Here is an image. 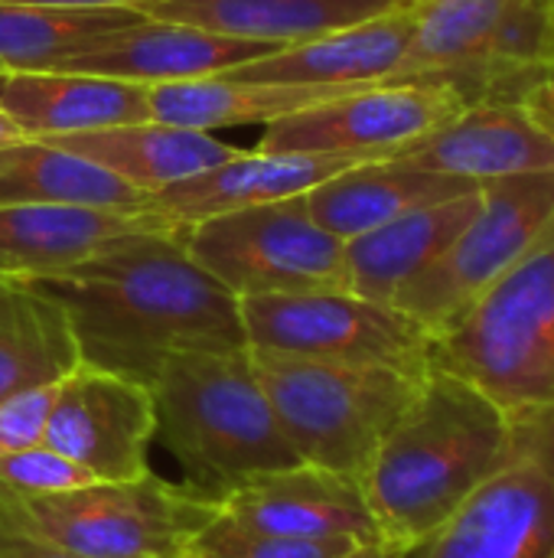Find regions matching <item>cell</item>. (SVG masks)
Here are the masks:
<instances>
[{
    "instance_id": "obj_30",
    "label": "cell",
    "mask_w": 554,
    "mask_h": 558,
    "mask_svg": "<svg viewBox=\"0 0 554 558\" xmlns=\"http://www.w3.org/2000/svg\"><path fill=\"white\" fill-rule=\"evenodd\" d=\"M98 484L85 468L69 461L49 445H33L13 454H0V490L13 497H49Z\"/></svg>"
},
{
    "instance_id": "obj_12",
    "label": "cell",
    "mask_w": 554,
    "mask_h": 558,
    "mask_svg": "<svg viewBox=\"0 0 554 558\" xmlns=\"http://www.w3.org/2000/svg\"><path fill=\"white\" fill-rule=\"evenodd\" d=\"M157 432L150 389L78 363L56 386L42 445L56 448L95 481H134L150 471L147 451Z\"/></svg>"
},
{
    "instance_id": "obj_20",
    "label": "cell",
    "mask_w": 554,
    "mask_h": 558,
    "mask_svg": "<svg viewBox=\"0 0 554 558\" xmlns=\"http://www.w3.org/2000/svg\"><path fill=\"white\" fill-rule=\"evenodd\" d=\"M411 23V7H398L376 20L281 46L261 59L229 69V75L291 85H385L408 49Z\"/></svg>"
},
{
    "instance_id": "obj_27",
    "label": "cell",
    "mask_w": 554,
    "mask_h": 558,
    "mask_svg": "<svg viewBox=\"0 0 554 558\" xmlns=\"http://www.w3.org/2000/svg\"><path fill=\"white\" fill-rule=\"evenodd\" d=\"M72 203L101 209H147L150 196L118 180L104 167L49 141L23 137L0 147V206Z\"/></svg>"
},
{
    "instance_id": "obj_31",
    "label": "cell",
    "mask_w": 554,
    "mask_h": 558,
    "mask_svg": "<svg viewBox=\"0 0 554 558\" xmlns=\"http://www.w3.org/2000/svg\"><path fill=\"white\" fill-rule=\"evenodd\" d=\"M56 386H36L0 402V454H13L33 445H42L49 412L56 402Z\"/></svg>"
},
{
    "instance_id": "obj_2",
    "label": "cell",
    "mask_w": 554,
    "mask_h": 558,
    "mask_svg": "<svg viewBox=\"0 0 554 558\" xmlns=\"http://www.w3.org/2000/svg\"><path fill=\"white\" fill-rule=\"evenodd\" d=\"M516 422L460 376L428 366L359 487L382 546L411 556L513 454Z\"/></svg>"
},
{
    "instance_id": "obj_36",
    "label": "cell",
    "mask_w": 554,
    "mask_h": 558,
    "mask_svg": "<svg viewBox=\"0 0 554 558\" xmlns=\"http://www.w3.org/2000/svg\"><path fill=\"white\" fill-rule=\"evenodd\" d=\"M353 558H408V556H402V553H395V549H389V546H366V549H359Z\"/></svg>"
},
{
    "instance_id": "obj_9",
    "label": "cell",
    "mask_w": 554,
    "mask_h": 558,
    "mask_svg": "<svg viewBox=\"0 0 554 558\" xmlns=\"http://www.w3.org/2000/svg\"><path fill=\"white\" fill-rule=\"evenodd\" d=\"M248 350L424 373L431 333L395 304L353 291L238 298Z\"/></svg>"
},
{
    "instance_id": "obj_29",
    "label": "cell",
    "mask_w": 554,
    "mask_h": 558,
    "mask_svg": "<svg viewBox=\"0 0 554 558\" xmlns=\"http://www.w3.org/2000/svg\"><path fill=\"white\" fill-rule=\"evenodd\" d=\"M359 549L366 546L346 536L294 539V536L255 533L219 513L202 533H196L183 558H353Z\"/></svg>"
},
{
    "instance_id": "obj_32",
    "label": "cell",
    "mask_w": 554,
    "mask_h": 558,
    "mask_svg": "<svg viewBox=\"0 0 554 558\" xmlns=\"http://www.w3.org/2000/svg\"><path fill=\"white\" fill-rule=\"evenodd\" d=\"M0 558H78L0 517Z\"/></svg>"
},
{
    "instance_id": "obj_33",
    "label": "cell",
    "mask_w": 554,
    "mask_h": 558,
    "mask_svg": "<svg viewBox=\"0 0 554 558\" xmlns=\"http://www.w3.org/2000/svg\"><path fill=\"white\" fill-rule=\"evenodd\" d=\"M516 101L522 105V111L554 141V72L535 78V82H529L516 95Z\"/></svg>"
},
{
    "instance_id": "obj_3",
    "label": "cell",
    "mask_w": 554,
    "mask_h": 558,
    "mask_svg": "<svg viewBox=\"0 0 554 558\" xmlns=\"http://www.w3.org/2000/svg\"><path fill=\"white\" fill-rule=\"evenodd\" d=\"M150 399L153 438L183 468L186 490L199 497L222 504L235 487L300 464L248 347L173 353L150 383Z\"/></svg>"
},
{
    "instance_id": "obj_7",
    "label": "cell",
    "mask_w": 554,
    "mask_h": 558,
    "mask_svg": "<svg viewBox=\"0 0 554 558\" xmlns=\"http://www.w3.org/2000/svg\"><path fill=\"white\" fill-rule=\"evenodd\" d=\"M180 239L235 298L349 291L346 242L310 216L304 196L186 222Z\"/></svg>"
},
{
    "instance_id": "obj_19",
    "label": "cell",
    "mask_w": 554,
    "mask_h": 558,
    "mask_svg": "<svg viewBox=\"0 0 554 558\" xmlns=\"http://www.w3.org/2000/svg\"><path fill=\"white\" fill-rule=\"evenodd\" d=\"M513 0H424L411 7V39L385 85H457L473 101L493 92L490 49Z\"/></svg>"
},
{
    "instance_id": "obj_26",
    "label": "cell",
    "mask_w": 554,
    "mask_h": 558,
    "mask_svg": "<svg viewBox=\"0 0 554 558\" xmlns=\"http://www.w3.org/2000/svg\"><path fill=\"white\" fill-rule=\"evenodd\" d=\"M78 363L65 311L33 281L0 271V402L59 383Z\"/></svg>"
},
{
    "instance_id": "obj_15",
    "label": "cell",
    "mask_w": 554,
    "mask_h": 558,
    "mask_svg": "<svg viewBox=\"0 0 554 558\" xmlns=\"http://www.w3.org/2000/svg\"><path fill=\"white\" fill-rule=\"evenodd\" d=\"M395 157L480 190L513 177L554 173V141L519 101H477Z\"/></svg>"
},
{
    "instance_id": "obj_22",
    "label": "cell",
    "mask_w": 554,
    "mask_h": 558,
    "mask_svg": "<svg viewBox=\"0 0 554 558\" xmlns=\"http://www.w3.org/2000/svg\"><path fill=\"white\" fill-rule=\"evenodd\" d=\"M473 190L480 186L411 167L398 157H385V160L356 163L323 180L320 186L304 193V203L327 232L349 242L411 209L434 206V203H444Z\"/></svg>"
},
{
    "instance_id": "obj_34",
    "label": "cell",
    "mask_w": 554,
    "mask_h": 558,
    "mask_svg": "<svg viewBox=\"0 0 554 558\" xmlns=\"http://www.w3.org/2000/svg\"><path fill=\"white\" fill-rule=\"evenodd\" d=\"M0 3H36V7H75V10H95V7H137L144 10L153 0H0Z\"/></svg>"
},
{
    "instance_id": "obj_38",
    "label": "cell",
    "mask_w": 554,
    "mask_h": 558,
    "mask_svg": "<svg viewBox=\"0 0 554 558\" xmlns=\"http://www.w3.org/2000/svg\"><path fill=\"white\" fill-rule=\"evenodd\" d=\"M545 7H549V16H552V29H554V0H545Z\"/></svg>"
},
{
    "instance_id": "obj_37",
    "label": "cell",
    "mask_w": 554,
    "mask_h": 558,
    "mask_svg": "<svg viewBox=\"0 0 554 558\" xmlns=\"http://www.w3.org/2000/svg\"><path fill=\"white\" fill-rule=\"evenodd\" d=\"M418 3H424V0H398V7H418Z\"/></svg>"
},
{
    "instance_id": "obj_21",
    "label": "cell",
    "mask_w": 554,
    "mask_h": 558,
    "mask_svg": "<svg viewBox=\"0 0 554 558\" xmlns=\"http://www.w3.org/2000/svg\"><path fill=\"white\" fill-rule=\"evenodd\" d=\"M56 147H65L91 163L104 167L118 180L131 183L134 190L153 196L173 183H183L196 173H206L235 154L238 147L219 141L212 131L180 128L167 121H140L121 124L104 131H75V134H52L36 137Z\"/></svg>"
},
{
    "instance_id": "obj_6",
    "label": "cell",
    "mask_w": 554,
    "mask_h": 558,
    "mask_svg": "<svg viewBox=\"0 0 554 558\" xmlns=\"http://www.w3.org/2000/svg\"><path fill=\"white\" fill-rule=\"evenodd\" d=\"M0 517L78 558H183L219 517V504L147 471L49 497L0 490Z\"/></svg>"
},
{
    "instance_id": "obj_35",
    "label": "cell",
    "mask_w": 554,
    "mask_h": 558,
    "mask_svg": "<svg viewBox=\"0 0 554 558\" xmlns=\"http://www.w3.org/2000/svg\"><path fill=\"white\" fill-rule=\"evenodd\" d=\"M23 137H26V134H23V131H20V128H16L10 118L0 111V147H7V144H16V141H23Z\"/></svg>"
},
{
    "instance_id": "obj_39",
    "label": "cell",
    "mask_w": 554,
    "mask_h": 558,
    "mask_svg": "<svg viewBox=\"0 0 554 558\" xmlns=\"http://www.w3.org/2000/svg\"><path fill=\"white\" fill-rule=\"evenodd\" d=\"M3 82H7V72H0V88H3Z\"/></svg>"
},
{
    "instance_id": "obj_17",
    "label": "cell",
    "mask_w": 554,
    "mask_h": 558,
    "mask_svg": "<svg viewBox=\"0 0 554 558\" xmlns=\"http://www.w3.org/2000/svg\"><path fill=\"white\" fill-rule=\"evenodd\" d=\"M366 163L340 154H268V150H242L232 160L196 173L183 183H173L150 196L147 209L160 213L180 226L199 222L219 213L264 206L278 199L304 196L323 180Z\"/></svg>"
},
{
    "instance_id": "obj_4",
    "label": "cell",
    "mask_w": 554,
    "mask_h": 558,
    "mask_svg": "<svg viewBox=\"0 0 554 558\" xmlns=\"http://www.w3.org/2000/svg\"><path fill=\"white\" fill-rule=\"evenodd\" d=\"M428 360L509 418L554 412V235L431 333Z\"/></svg>"
},
{
    "instance_id": "obj_8",
    "label": "cell",
    "mask_w": 554,
    "mask_h": 558,
    "mask_svg": "<svg viewBox=\"0 0 554 558\" xmlns=\"http://www.w3.org/2000/svg\"><path fill=\"white\" fill-rule=\"evenodd\" d=\"M552 235L554 173L490 183L464 232L438 262L408 281L392 304L415 317L428 333H438Z\"/></svg>"
},
{
    "instance_id": "obj_16",
    "label": "cell",
    "mask_w": 554,
    "mask_h": 558,
    "mask_svg": "<svg viewBox=\"0 0 554 558\" xmlns=\"http://www.w3.org/2000/svg\"><path fill=\"white\" fill-rule=\"evenodd\" d=\"M170 229H180V222L150 209L131 213L72 203L0 206V271L23 278L52 275L131 239Z\"/></svg>"
},
{
    "instance_id": "obj_10",
    "label": "cell",
    "mask_w": 554,
    "mask_h": 558,
    "mask_svg": "<svg viewBox=\"0 0 554 558\" xmlns=\"http://www.w3.org/2000/svg\"><path fill=\"white\" fill-rule=\"evenodd\" d=\"M513 422L509 461L411 556L554 558V412Z\"/></svg>"
},
{
    "instance_id": "obj_13",
    "label": "cell",
    "mask_w": 554,
    "mask_h": 558,
    "mask_svg": "<svg viewBox=\"0 0 554 558\" xmlns=\"http://www.w3.org/2000/svg\"><path fill=\"white\" fill-rule=\"evenodd\" d=\"M219 513L255 533L294 539L346 536L359 546H382L359 481L313 464H294L235 487L222 497Z\"/></svg>"
},
{
    "instance_id": "obj_28",
    "label": "cell",
    "mask_w": 554,
    "mask_h": 558,
    "mask_svg": "<svg viewBox=\"0 0 554 558\" xmlns=\"http://www.w3.org/2000/svg\"><path fill=\"white\" fill-rule=\"evenodd\" d=\"M147 13L137 7H36L0 3V72L59 69L69 56L104 33L131 26Z\"/></svg>"
},
{
    "instance_id": "obj_18",
    "label": "cell",
    "mask_w": 554,
    "mask_h": 558,
    "mask_svg": "<svg viewBox=\"0 0 554 558\" xmlns=\"http://www.w3.org/2000/svg\"><path fill=\"white\" fill-rule=\"evenodd\" d=\"M0 111L26 137L104 131L150 121V85L88 72H7Z\"/></svg>"
},
{
    "instance_id": "obj_14",
    "label": "cell",
    "mask_w": 554,
    "mask_h": 558,
    "mask_svg": "<svg viewBox=\"0 0 554 558\" xmlns=\"http://www.w3.org/2000/svg\"><path fill=\"white\" fill-rule=\"evenodd\" d=\"M274 49L281 46L209 33L193 23L144 16L131 26L98 36L85 49L69 56L59 69L127 78L140 85H170V82L222 75Z\"/></svg>"
},
{
    "instance_id": "obj_23",
    "label": "cell",
    "mask_w": 554,
    "mask_h": 558,
    "mask_svg": "<svg viewBox=\"0 0 554 558\" xmlns=\"http://www.w3.org/2000/svg\"><path fill=\"white\" fill-rule=\"evenodd\" d=\"M480 193H464L434 206L411 209L366 235L346 242L349 291L369 301L392 304L395 294L415 281L431 262H438L447 245L464 232V226L480 209Z\"/></svg>"
},
{
    "instance_id": "obj_24",
    "label": "cell",
    "mask_w": 554,
    "mask_h": 558,
    "mask_svg": "<svg viewBox=\"0 0 554 558\" xmlns=\"http://www.w3.org/2000/svg\"><path fill=\"white\" fill-rule=\"evenodd\" d=\"M392 10H398V0H153L144 7L157 20L271 46L307 43Z\"/></svg>"
},
{
    "instance_id": "obj_5",
    "label": "cell",
    "mask_w": 554,
    "mask_h": 558,
    "mask_svg": "<svg viewBox=\"0 0 554 558\" xmlns=\"http://www.w3.org/2000/svg\"><path fill=\"white\" fill-rule=\"evenodd\" d=\"M258 383L300 464L362 477L411 405L424 373L248 350Z\"/></svg>"
},
{
    "instance_id": "obj_11",
    "label": "cell",
    "mask_w": 554,
    "mask_h": 558,
    "mask_svg": "<svg viewBox=\"0 0 554 558\" xmlns=\"http://www.w3.org/2000/svg\"><path fill=\"white\" fill-rule=\"evenodd\" d=\"M477 105L457 85H369L264 128L258 150L385 160Z\"/></svg>"
},
{
    "instance_id": "obj_1",
    "label": "cell",
    "mask_w": 554,
    "mask_h": 558,
    "mask_svg": "<svg viewBox=\"0 0 554 558\" xmlns=\"http://www.w3.org/2000/svg\"><path fill=\"white\" fill-rule=\"evenodd\" d=\"M26 281L65 311L85 366L147 389L173 353L248 347L238 298L189 258L180 229Z\"/></svg>"
},
{
    "instance_id": "obj_25",
    "label": "cell",
    "mask_w": 554,
    "mask_h": 558,
    "mask_svg": "<svg viewBox=\"0 0 554 558\" xmlns=\"http://www.w3.org/2000/svg\"><path fill=\"white\" fill-rule=\"evenodd\" d=\"M369 85H291V82H255L229 72L150 85V121H167L196 131H222L242 124H274L304 108L343 98Z\"/></svg>"
}]
</instances>
